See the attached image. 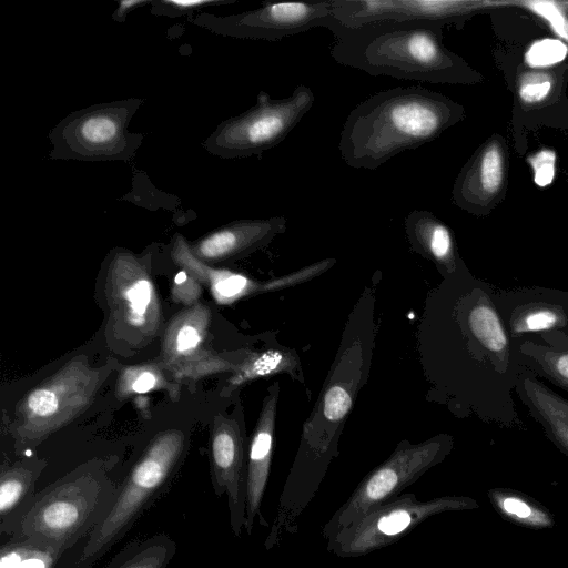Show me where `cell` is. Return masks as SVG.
Returning <instances> with one entry per match:
<instances>
[{
  "instance_id": "6da1fadb",
  "label": "cell",
  "mask_w": 568,
  "mask_h": 568,
  "mask_svg": "<svg viewBox=\"0 0 568 568\" xmlns=\"http://www.w3.org/2000/svg\"><path fill=\"white\" fill-rule=\"evenodd\" d=\"M454 118V105L426 88L383 90L349 112L338 150L348 166L376 170L393 156L437 138Z\"/></svg>"
},
{
  "instance_id": "7a4b0ae2",
  "label": "cell",
  "mask_w": 568,
  "mask_h": 568,
  "mask_svg": "<svg viewBox=\"0 0 568 568\" xmlns=\"http://www.w3.org/2000/svg\"><path fill=\"white\" fill-rule=\"evenodd\" d=\"M332 58L371 75L443 82L455 73V58L442 43L440 26L379 22L345 28L332 20Z\"/></svg>"
},
{
  "instance_id": "3957f363",
  "label": "cell",
  "mask_w": 568,
  "mask_h": 568,
  "mask_svg": "<svg viewBox=\"0 0 568 568\" xmlns=\"http://www.w3.org/2000/svg\"><path fill=\"white\" fill-rule=\"evenodd\" d=\"M116 485L106 465L88 462L38 491L32 507L10 538H26L61 557L106 517Z\"/></svg>"
},
{
  "instance_id": "277c9868",
  "label": "cell",
  "mask_w": 568,
  "mask_h": 568,
  "mask_svg": "<svg viewBox=\"0 0 568 568\" xmlns=\"http://www.w3.org/2000/svg\"><path fill=\"white\" fill-rule=\"evenodd\" d=\"M144 103L141 98L97 103L73 111L49 133L50 159L77 161H129L143 142V134L129 124Z\"/></svg>"
},
{
  "instance_id": "5b68a950",
  "label": "cell",
  "mask_w": 568,
  "mask_h": 568,
  "mask_svg": "<svg viewBox=\"0 0 568 568\" xmlns=\"http://www.w3.org/2000/svg\"><path fill=\"white\" fill-rule=\"evenodd\" d=\"M478 507L468 496L447 495L420 500L413 493L400 494L339 529L326 540V549L338 558L363 557L396 544L433 516Z\"/></svg>"
},
{
  "instance_id": "8992f818",
  "label": "cell",
  "mask_w": 568,
  "mask_h": 568,
  "mask_svg": "<svg viewBox=\"0 0 568 568\" xmlns=\"http://www.w3.org/2000/svg\"><path fill=\"white\" fill-rule=\"evenodd\" d=\"M313 91L297 85L291 95L272 98L260 91L247 111L222 121L203 141L204 149L222 159L261 155L278 145L311 110Z\"/></svg>"
},
{
  "instance_id": "52a82bcc",
  "label": "cell",
  "mask_w": 568,
  "mask_h": 568,
  "mask_svg": "<svg viewBox=\"0 0 568 568\" xmlns=\"http://www.w3.org/2000/svg\"><path fill=\"white\" fill-rule=\"evenodd\" d=\"M100 378L85 357L78 356L29 390L17 405L19 443L36 444L83 413L99 389Z\"/></svg>"
},
{
  "instance_id": "ba28073f",
  "label": "cell",
  "mask_w": 568,
  "mask_h": 568,
  "mask_svg": "<svg viewBox=\"0 0 568 568\" xmlns=\"http://www.w3.org/2000/svg\"><path fill=\"white\" fill-rule=\"evenodd\" d=\"M450 449L446 438L437 437L420 444H400L378 467L366 475L349 497L322 528L325 540L349 526L381 503L402 494L422 475L440 463Z\"/></svg>"
},
{
  "instance_id": "9c48e42d",
  "label": "cell",
  "mask_w": 568,
  "mask_h": 568,
  "mask_svg": "<svg viewBox=\"0 0 568 568\" xmlns=\"http://www.w3.org/2000/svg\"><path fill=\"white\" fill-rule=\"evenodd\" d=\"M114 332L134 346L149 343L162 323L161 303L144 261L130 251L112 252L105 281Z\"/></svg>"
},
{
  "instance_id": "30bf717a",
  "label": "cell",
  "mask_w": 568,
  "mask_h": 568,
  "mask_svg": "<svg viewBox=\"0 0 568 568\" xmlns=\"http://www.w3.org/2000/svg\"><path fill=\"white\" fill-rule=\"evenodd\" d=\"M332 3L320 2H263L260 8L231 16L201 12L190 18L197 27L215 34L236 39L277 41L313 28H328Z\"/></svg>"
},
{
  "instance_id": "8fae6325",
  "label": "cell",
  "mask_w": 568,
  "mask_h": 568,
  "mask_svg": "<svg viewBox=\"0 0 568 568\" xmlns=\"http://www.w3.org/2000/svg\"><path fill=\"white\" fill-rule=\"evenodd\" d=\"M210 468L213 491L226 495L230 526L240 537L246 519V474L243 439L234 420L216 416L211 432Z\"/></svg>"
},
{
  "instance_id": "7c38bea8",
  "label": "cell",
  "mask_w": 568,
  "mask_h": 568,
  "mask_svg": "<svg viewBox=\"0 0 568 568\" xmlns=\"http://www.w3.org/2000/svg\"><path fill=\"white\" fill-rule=\"evenodd\" d=\"M332 18L345 28L379 22L443 23L468 10L466 2L448 0H331Z\"/></svg>"
},
{
  "instance_id": "4fadbf2b",
  "label": "cell",
  "mask_w": 568,
  "mask_h": 568,
  "mask_svg": "<svg viewBox=\"0 0 568 568\" xmlns=\"http://www.w3.org/2000/svg\"><path fill=\"white\" fill-rule=\"evenodd\" d=\"M210 320V310L197 303L178 313L166 327L162 349L176 378L213 371L215 358L200 352Z\"/></svg>"
},
{
  "instance_id": "5bb4252c",
  "label": "cell",
  "mask_w": 568,
  "mask_h": 568,
  "mask_svg": "<svg viewBox=\"0 0 568 568\" xmlns=\"http://www.w3.org/2000/svg\"><path fill=\"white\" fill-rule=\"evenodd\" d=\"M286 230V219L237 220L190 243L193 254L205 263L220 262L250 253Z\"/></svg>"
},
{
  "instance_id": "9a60e30c",
  "label": "cell",
  "mask_w": 568,
  "mask_h": 568,
  "mask_svg": "<svg viewBox=\"0 0 568 568\" xmlns=\"http://www.w3.org/2000/svg\"><path fill=\"white\" fill-rule=\"evenodd\" d=\"M277 394H270L264 400L248 453L246 474V519L244 530L251 535L257 518L263 527H270L262 513V504L268 480Z\"/></svg>"
},
{
  "instance_id": "2e32d148",
  "label": "cell",
  "mask_w": 568,
  "mask_h": 568,
  "mask_svg": "<svg viewBox=\"0 0 568 568\" xmlns=\"http://www.w3.org/2000/svg\"><path fill=\"white\" fill-rule=\"evenodd\" d=\"M45 467L39 459L2 465L0 471V532L12 537L34 501L36 484Z\"/></svg>"
},
{
  "instance_id": "e0dca14e",
  "label": "cell",
  "mask_w": 568,
  "mask_h": 568,
  "mask_svg": "<svg viewBox=\"0 0 568 568\" xmlns=\"http://www.w3.org/2000/svg\"><path fill=\"white\" fill-rule=\"evenodd\" d=\"M170 257L182 271L204 284L219 304H231L256 290V284L246 276L222 268H214L197 258L190 243L179 233L171 242Z\"/></svg>"
},
{
  "instance_id": "ac0fdd59",
  "label": "cell",
  "mask_w": 568,
  "mask_h": 568,
  "mask_svg": "<svg viewBox=\"0 0 568 568\" xmlns=\"http://www.w3.org/2000/svg\"><path fill=\"white\" fill-rule=\"evenodd\" d=\"M413 245L447 268L454 267V242L449 229L432 212L413 210L405 219Z\"/></svg>"
},
{
  "instance_id": "d6986e66",
  "label": "cell",
  "mask_w": 568,
  "mask_h": 568,
  "mask_svg": "<svg viewBox=\"0 0 568 568\" xmlns=\"http://www.w3.org/2000/svg\"><path fill=\"white\" fill-rule=\"evenodd\" d=\"M176 550V542L168 534H155L126 545L105 568H168Z\"/></svg>"
},
{
  "instance_id": "ffe728a7",
  "label": "cell",
  "mask_w": 568,
  "mask_h": 568,
  "mask_svg": "<svg viewBox=\"0 0 568 568\" xmlns=\"http://www.w3.org/2000/svg\"><path fill=\"white\" fill-rule=\"evenodd\" d=\"M488 498L500 516L516 525L532 529H546L555 525L552 515L527 495L494 488L488 491Z\"/></svg>"
},
{
  "instance_id": "44dd1931",
  "label": "cell",
  "mask_w": 568,
  "mask_h": 568,
  "mask_svg": "<svg viewBox=\"0 0 568 568\" xmlns=\"http://www.w3.org/2000/svg\"><path fill=\"white\" fill-rule=\"evenodd\" d=\"M525 393L541 417L551 439L568 455V402L536 381H525Z\"/></svg>"
},
{
  "instance_id": "7402d4cb",
  "label": "cell",
  "mask_w": 568,
  "mask_h": 568,
  "mask_svg": "<svg viewBox=\"0 0 568 568\" xmlns=\"http://www.w3.org/2000/svg\"><path fill=\"white\" fill-rule=\"evenodd\" d=\"M468 325L476 339L496 356L507 359L508 338L489 301L478 302L469 312Z\"/></svg>"
},
{
  "instance_id": "603a6c76",
  "label": "cell",
  "mask_w": 568,
  "mask_h": 568,
  "mask_svg": "<svg viewBox=\"0 0 568 568\" xmlns=\"http://www.w3.org/2000/svg\"><path fill=\"white\" fill-rule=\"evenodd\" d=\"M61 556L26 538H9L0 549V568H55Z\"/></svg>"
},
{
  "instance_id": "cb8c5ba5",
  "label": "cell",
  "mask_w": 568,
  "mask_h": 568,
  "mask_svg": "<svg viewBox=\"0 0 568 568\" xmlns=\"http://www.w3.org/2000/svg\"><path fill=\"white\" fill-rule=\"evenodd\" d=\"M568 324L567 313L558 305L531 303L518 308L510 318L511 335L540 332L564 327Z\"/></svg>"
},
{
  "instance_id": "d4e9b609",
  "label": "cell",
  "mask_w": 568,
  "mask_h": 568,
  "mask_svg": "<svg viewBox=\"0 0 568 568\" xmlns=\"http://www.w3.org/2000/svg\"><path fill=\"white\" fill-rule=\"evenodd\" d=\"M293 366V357L287 353L277 349L266 351L247 358L231 377L230 384L237 386L261 376L288 371Z\"/></svg>"
},
{
  "instance_id": "484cf974",
  "label": "cell",
  "mask_w": 568,
  "mask_h": 568,
  "mask_svg": "<svg viewBox=\"0 0 568 568\" xmlns=\"http://www.w3.org/2000/svg\"><path fill=\"white\" fill-rule=\"evenodd\" d=\"M168 383L155 365L130 366L122 371L118 381V395L129 397L132 394H144L163 388Z\"/></svg>"
},
{
  "instance_id": "4316f807",
  "label": "cell",
  "mask_w": 568,
  "mask_h": 568,
  "mask_svg": "<svg viewBox=\"0 0 568 568\" xmlns=\"http://www.w3.org/2000/svg\"><path fill=\"white\" fill-rule=\"evenodd\" d=\"M526 353L537 358V362L550 378L568 389V348L555 349L534 345Z\"/></svg>"
},
{
  "instance_id": "83f0119b",
  "label": "cell",
  "mask_w": 568,
  "mask_h": 568,
  "mask_svg": "<svg viewBox=\"0 0 568 568\" xmlns=\"http://www.w3.org/2000/svg\"><path fill=\"white\" fill-rule=\"evenodd\" d=\"M568 53L567 45L557 39L546 38L534 42L525 53L531 68H546L561 62Z\"/></svg>"
},
{
  "instance_id": "f1b7e54d",
  "label": "cell",
  "mask_w": 568,
  "mask_h": 568,
  "mask_svg": "<svg viewBox=\"0 0 568 568\" xmlns=\"http://www.w3.org/2000/svg\"><path fill=\"white\" fill-rule=\"evenodd\" d=\"M236 0H153L150 12L156 17H193L201 9L234 3Z\"/></svg>"
},
{
  "instance_id": "f546056e",
  "label": "cell",
  "mask_w": 568,
  "mask_h": 568,
  "mask_svg": "<svg viewBox=\"0 0 568 568\" xmlns=\"http://www.w3.org/2000/svg\"><path fill=\"white\" fill-rule=\"evenodd\" d=\"M478 183L487 194L498 190L503 180V159L496 146H489L481 154L477 169Z\"/></svg>"
},
{
  "instance_id": "4dcf8cb0",
  "label": "cell",
  "mask_w": 568,
  "mask_h": 568,
  "mask_svg": "<svg viewBox=\"0 0 568 568\" xmlns=\"http://www.w3.org/2000/svg\"><path fill=\"white\" fill-rule=\"evenodd\" d=\"M549 75L539 72L527 73L519 84L520 99L526 103H536L544 100L551 90Z\"/></svg>"
},
{
  "instance_id": "1f68e13d",
  "label": "cell",
  "mask_w": 568,
  "mask_h": 568,
  "mask_svg": "<svg viewBox=\"0 0 568 568\" xmlns=\"http://www.w3.org/2000/svg\"><path fill=\"white\" fill-rule=\"evenodd\" d=\"M352 406L349 393L339 385H334L324 396L323 413L326 419L337 422L345 417Z\"/></svg>"
},
{
  "instance_id": "d6a6232c",
  "label": "cell",
  "mask_w": 568,
  "mask_h": 568,
  "mask_svg": "<svg viewBox=\"0 0 568 568\" xmlns=\"http://www.w3.org/2000/svg\"><path fill=\"white\" fill-rule=\"evenodd\" d=\"M527 6L544 18L558 36L568 40V21L556 3L550 1H531Z\"/></svg>"
},
{
  "instance_id": "836d02e7",
  "label": "cell",
  "mask_w": 568,
  "mask_h": 568,
  "mask_svg": "<svg viewBox=\"0 0 568 568\" xmlns=\"http://www.w3.org/2000/svg\"><path fill=\"white\" fill-rule=\"evenodd\" d=\"M202 293L201 284L184 271L180 272L172 287V298L176 303L192 306Z\"/></svg>"
},
{
  "instance_id": "e575fe53",
  "label": "cell",
  "mask_w": 568,
  "mask_h": 568,
  "mask_svg": "<svg viewBox=\"0 0 568 568\" xmlns=\"http://www.w3.org/2000/svg\"><path fill=\"white\" fill-rule=\"evenodd\" d=\"M534 169V181L538 186L549 185L555 178L556 154L552 150H541L529 159Z\"/></svg>"
},
{
  "instance_id": "d590c367",
  "label": "cell",
  "mask_w": 568,
  "mask_h": 568,
  "mask_svg": "<svg viewBox=\"0 0 568 568\" xmlns=\"http://www.w3.org/2000/svg\"><path fill=\"white\" fill-rule=\"evenodd\" d=\"M152 2L153 0H121L118 2V7L112 13V20L124 22L130 12L140 7L151 6Z\"/></svg>"
},
{
  "instance_id": "8d00e7d4",
  "label": "cell",
  "mask_w": 568,
  "mask_h": 568,
  "mask_svg": "<svg viewBox=\"0 0 568 568\" xmlns=\"http://www.w3.org/2000/svg\"><path fill=\"white\" fill-rule=\"evenodd\" d=\"M213 568H215V567H213Z\"/></svg>"
}]
</instances>
